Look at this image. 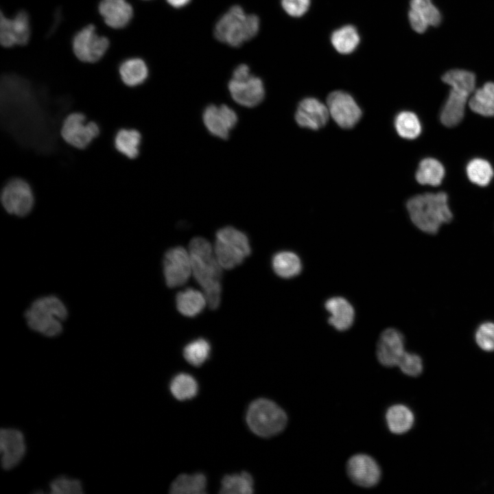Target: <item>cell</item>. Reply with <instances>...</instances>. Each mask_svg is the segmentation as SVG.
<instances>
[{
  "label": "cell",
  "mask_w": 494,
  "mask_h": 494,
  "mask_svg": "<svg viewBox=\"0 0 494 494\" xmlns=\"http://www.w3.org/2000/svg\"><path fill=\"white\" fill-rule=\"evenodd\" d=\"M189 253L193 275L204 291L209 307L215 310L221 300L222 266L213 255L210 242L204 237L192 238Z\"/></svg>",
  "instance_id": "1"
},
{
  "label": "cell",
  "mask_w": 494,
  "mask_h": 494,
  "mask_svg": "<svg viewBox=\"0 0 494 494\" xmlns=\"http://www.w3.org/2000/svg\"><path fill=\"white\" fill-rule=\"evenodd\" d=\"M407 209L413 224L429 234L436 233L453 217L447 195L443 191L416 195L408 201Z\"/></svg>",
  "instance_id": "2"
},
{
  "label": "cell",
  "mask_w": 494,
  "mask_h": 494,
  "mask_svg": "<svg viewBox=\"0 0 494 494\" xmlns=\"http://www.w3.org/2000/svg\"><path fill=\"white\" fill-rule=\"evenodd\" d=\"M67 316L66 305L55 295L36 298L24 314L28 327L48 338H54L61 333Z\"/></svg>",
  "instance_id": "3"
},
{
  "label": "cell",
  "mask_w": 494,
  "mask_h": 494,
  "mask_svg": "<svg viewBox=\"0 0 494 494\" xmlns=\"http://www.w3.org/2000/svg\"><path fill=\"white\" fill-rule=\"evenodd\" d=\"M259 29L257 15L246 14L239 5L231 7L217 22L214 34L217 40L232 47L252 38Z\"/></svg>",
  "instance_id": "4"
},
{
  "label": "cell",
  "mask_w": 494,
  "mask_h": 494,
  "mask_svg": "<svg viewBox=\"0 0 494 494\" xmlns=\"http://www.w3.org/2000/svg\"><path fill=\"white\" fill-rule=\"evenodd\" d=\"M246 421L250 429L261 437L280 433L285 427L287 417L284 410L267 399H258L249 405Z\"/></svg>",
  "instance_id": "5"
},
{
  "label": "cell",
  "mask_w": 494,
  "mask_h": 494,
  "mask_svg": "<svg viewBox=\"0 0 494 494\" xmlns=\"http://www.w3.org/2000/svg\"><path fill=\"white\" fill-rule=\"evenodd\" d=\"M215 236V255L222 268L233 269L242 264L251 254L247 235L233 226L220 228Z\"/></svg>",
  "instance_id": "6"
},
{
  "label": "cell",
  "mask_w": 494,
  "mask_h": 494,
  "mask_svg": "<svg viewBox=\"0 0 494 494\" xmlns=\"http://www.w3.org/2000/svg\"><path fill=\"white\" fill-rule=\"evenodd\" d=\"M110 40L99 33L97 26L91 23L78 30L72 37L71 48L74 56L84 63H95L106 54Z\"/></svg>",
  "instance_id": "7"
},
{
  "label": "cell",
  "mask_w": 494,
  "mask_h": 494,
  "mask_svg": "<svg viewBox=\"0 0 494 494\" xmlns=\"http://www.w3.org/2000/svg\"><path fill=\"white\" fill-rule=\"evenodd\" d=\"M1 202L8 214L24 217L32 211L35 204L33 189L26 180L12 178L1 189Z\"/></svg>",
  "instance_id": "8"
},
{
  "label": "cell",
  "mask_w": 494,
  "mask_h": 494,
  "mask_svg": "<svg viewBox=\"0 0 494 494\" xmlns=\"http://www.w3.org/2000/svg\"><path fill=\"white\" fill-rule=\"evenodd\" d=\"M60 137L69 145L78 150H84L97 138L100 128L94 121H88L86 116L81 112H73L65 117L60 129Z\"/></svg>",
  "instance_id": "9"
},
{
  "label": "cell",
  "mask_w": 494,
  "mask_h": 494,
  "mask_svg": "<svg viewBox=\"0 0 494 494\" xmlns=\"http://www.w3.org/2000/svg\"><path fill=\"white\" fill-rule=\"evenodd\" d=\"M32 34L28 13L21 10L10 16L0 13V47L23 46L30 41Z\"/></svg>",
  "instance_id": "10"
},
{
  "label": "cell",
  "mask_w": 494,
  "mask_h": 494,
  "mask_svg": "<svg viewBox=\"0 0 494 494\" xmlns=\"http://www.w3.org/2000/svg\"><path fill=\"white\" fill-rule=\"evenodd\" d=\"M163 269L168 287L185 285L192 272L189 253L183 246L169 248L164 254Z\"/></svg>",
  "instance_id": "11"
},
{
  "label": "cell",
  "mask_w": 494,
  "mask_h": 494,
  "mask_svg": "<svg viewBox=\"0 0 494 494\" xmlns=\"http://www.w3.org/2000/svg\"><path fill=\"white\" fill-rule=\"evenodd\" d=\"M329 115L341 128H351L359 121L362 110L353 97L349 93L336 91L327 99Z\"/></svg>",
  "instance_id": "12"
},
{
  "label": "cell",
  "mask_w": 494,
  "mask_h": 494,
  "mask_svg": "<svg viewBox=\"0 0 494 494\" xmlns=\"http://www.w3.org/2000/svg\"><path fill=\"white\" fill-rule=\"evenodd\" d=\"M202 121L212 135L226 139L231 130L236 126L238 117L236 112L226 104H210L203 111Z\"/></svg>",
  "instance_id": "13"
},
{
  "label": "cell",
  "mask_w": 494,
  "mask_h": 494,
  "mask_svg": "<svg viewBox=\"0 0 494 494\" xmlns=\"http://www.w3.org/2000/svg\"><path fill=\"white\" fill-rule=\"evenodd\" d=\"M346 472L355 484L365 488L376 485L381 478V469L371 456L357 454L351 456L346 463Z\"/></svg>",
  "instance_id": "14"
},
{
  "label": "cell",
  "mask_w": 494,
  "mask_h": 494,
  "mask_svg": "<svg viewBox=\"0 0 494 494\" xmlns=\"http://www.w3.org/2000/svg\"><path fill=\"white\" fill-rule=\"evenodd\" d=\"M228 89L232 99L239 105L246 108L258 106L265 96L262 80L252 74L243 80L231 78Z\"/></svg>",
  "instance_id": "15"
},
{
  "label": "cell",
  "mask_w": 494,
  "mask_h": 494,
  "mask_svg": "<svg viewBox=\"0 0 494 494\" xmlns=\"http://www.w3.org/2000/svg\"><path fill=\"white\" fill-rule=\"evenodd\" d=\"M26 451L23 434L15 428H2L0 432L1 464L10 470L22 460Z\"/></svg>",
  "instance_id": "16"
},
{
  "label": "cell",
  "mask_w": 494,
  "mask_h": 494,
  "mask_svg": "<svg viewBox=\"0 0 494 494\" xmlns=\"http://www.w3.org/2000/svg\"><path fill=\"white\" fill-rule=\"evenodd\" d=\"M403 334L396 329L388 328L380 335L377 344V357L386 367H393L405 352Z\"/></svg>",
  "instance_id": "17"
},
{
  "label": "cell",
  "mask_w": 494,
  "mask_h": 494,
  "mask_svg": "<svg viewBox=\"0 0 494 494\" xmlns=\"http://www.w3.org/2000/svg\"><path fill=\"white\" fill-rule=\"evenodd\" d=\"M97 11L104 24L113 30L126 27L134 16V8L128 0H100Z\"/></svg>",
  "instance_id": "18"
},
{
  "label": "cell",
  "mask_w": 494,
  "mask_h": 494,
  "mask_svg": "<svg viewBox=\"0 0 494 494\" xmlns=\"http://www.w3.org/2000/svg\"><path fill=\"white\" fill-rule=\"evenodd\" d=\"M329 115L326 105L316 98L307 97L298 104L295 119L301 127L318 130L327 124Z\"/></svg>",
  "instance_id": "19"
},
{
  "label": "cell",
  "mask_w": 494,
  "mask_h": 494,
  "mask_svg": "<svg viewBox=\"0 0 494 494\" xmlns=\"http://www.w3.org/2000/svg\"><path fill=\"white\" fill-rule=\"evenodd\" d=\"M117 70L121 82L130 89L142 85L149 76L148 65L145 60L139 56H132L123 60Z\"/></svg>",
  "instance_id": "20"
},
{
  "label": "cell",
  "mask_w": 494,
  "mask_h": 494,
  "mask_svg": "<svg viewBox=\"0 0 494 494\" xmlns=\"http://www.w3.org/2000/svg\"><path fill=\"white\" fill-rule=\"evenodd\" d=\"M331 314L329 323L338 331H344L352 325L355 312L351 304L344 298L335 296L329 298L325 304Z\"/></svg>",
  "instance_id": "21"
},
{
  "label": "cell",
  "mask_w": 494,
  "mask_h": 494,
  "mask_svg": "<svg viewBox=\"0 0 494 494\" xmlns=\"http://www.w3.org/2000/svg\"><path fill=\"white\" fill-rule=\"evenodd\" d=\"M468 95L451 89L440 113V122L447 127L457 126L463 119Z\"/></svg>",
  "instance_id": "22"
},
{
  "label": "cell",
  "mask_w": 494,
  "mask_h": 494,
  "mask_svg": "<svg viewBox=\"0 0 494 494\" xmlns=\"http://www.w3.org/2000/svg\"><path fill=\"white\" fill-rule=\"evenodd\" d=\"M141 141L142 136L139 130L124 128L116 132L113 145L119 154L132 160L139 155Z\"/></svg>",
  "instance_id": "23"
},
{
  "label": "cell",
  "mask_w": 494,
  "mask_h": 494,
  "mask_svg": "<svg viewBox=\"0 0 494 494\" xmlns=\"http://www.w3.org/2000/svg\"><path fill=\"white\" fill-rule=\"evenodd\" d=\"M207 299L202 293L189 287L179 292L176 296L178 311L187 317H194L204 309Z\"/></svg>",
  "instance_id": "24"
},
{
  "label": "cell",
  "mask_w": 494,
  "mask_h": 494,
  "mask_svg": "<svg viewBox=\"0 0 494 494\" xmlns=\"http://www.w3.org/2000/svg\"><path fill=\"white\" fill-rule=\"evenodd\" d=\"M386 421L392 433L401 434L407 432L412 427L414 415L407 406L396 404L387 410Z\"/></svg>",
  "instance_id": "25"
},
{
  "label": "cell",
  "mask_w": 494,
  "mask_h": 494,
  "mask_svg": "<svg viewBox=\"0 0 494 494\" xmlns=\"http://www.w3.org/2000/svg\"><path fill=\"white\" fill-rule=\"evenodd\" d=\"M469 106L477 114L494 117V82H486L476 89L469 101Z\"/></svg>",
  "instance_id": "26"
},
{
  "label": "cell",
  "mask_w": 494,
  "mask_h": 494,
  "mask_svg": "<svg viewBox=\"0 0 494 494\" xmlns=\"http://www.w3.org/2000/svg\"><path fill=\"white\" fill-rule=\"evenodd\" d=\"M272 266L278 276L285 279L296 276L302 268L300 258L296 254L290 251L276 253L272 259Z\"/></svg>",
  "instance_id": "27"
},
{
  "label": "cell",
  "mask_w": 494,
  "mask_h": 494,
  "mask_svg": "<svg viewBox=\"0 0 494 494\" xmlns=\"http://www.w3.org/2000/svg\"><path fill=\"white\" fill-rule=\"evenodd\" d=\"M445 176L443 165L436 159L426 158L419 165L416 179L421 185H439Z\"/></svg>",
  "instance_id": "28"
},
{
  "label": "cell",
  "mask_w": 494,
  "mask_h": 494,
  "mask_svg": "<svg viewBox=\"0 0 494 494\" xmlns=\"http://www.w3.org/2000/svg\"><path fill=\"white\" fill-rule=\"evenodd\" d=\"M360 36L356 28L351 25L335 30L331 36V42L335 49L342 54L352 53L360 43Z\"/></svg>",
  "instance_id": "29"
},
{
  "label": "cell",
  "mask_w": 494,
  "mask_h": 494,
  "mask_svg": "<svg viewBox=\"0 0 494 494\" xmlns=\"http://www.w3.org/2000/svg\"><path fill=\"white\" fill-rule=\"evenodd\" d=\"M206 477L202 473L180 474L172 482L170 493L173 494L205 493Z\"/></svg>",
  "instance_id": "30"
},
{
  "label": "cell",
  "mask_w": 494,
  "mask_h": 494,
  "mask_svg": "<svg viewBox=\"0 0 494 494\" xmlns=\"http://www.w3.org/2000/svg\"><path fill=\"white\" fill-rule=\"evenodd\" d=\"M442 80L449 85L451 89L469 96L475 90V75L471 71L463 69H452L442 76Z\"/></svg>",
  "instance_id": "31"
},
{
  "label": "cell",
  "mask_w": 494,
  "mask_h": 494,
  "mask_svg": "<svg viewBox=\"0 0 494 494\" xmlns=\"http://www.w3.org/2000/svg\"><path fill=\"white\" fill-rule=\"evenodd\" d=\"M220 493L250 494L253 493V480L246 471L239 474L226 475L222 480Z\"/></svg>",
  "instance_id": "32"
},
{
  "label": "cell",
  "mask_w": 494,
  "mask_h": 494,
  "mask_svg": "<svg viewBox=\"0 0 494 494\" xmlns=\"http://www.w3.org/2000/svg\"><path fill=\"white\" fill-rule=\"evenodd\" d=\"M395 127L398 134L406 139H414L421 132L418 117L410 111L399 113L395 117Z\"/></svg>",
  "instance_id": "33"
},
{
  "label": "cell",
  "mask_w": 494,
  "mask_h": 494,
  "mask_svg": "<svg viewBox=\"0 0 494 494\" xmlns=\"http://www.w3.org/2000/svg\"><path fill=\"white\" fill-rule=\"evenodd\" d=\"M467 174L471 182L484 187L489 185L494 172L489 161L482 158H474L467 165Z\"/></svg>",
  "instance_id": "34"
},
{
  "label": "cell",
  "mask_w": 494,
  "mask_h": 494,
  "mask_svg": "<svg viewBox=\"0 0 494 494\" xmlns=\"http://www.w3.org/2000/svg\"><path fill=\"white\" fill-rule=\"evenodd\" d=\"M170 390L177 399L185 400L196 395L198 384L192 376L185 373H180L172 380Z\"/></svg>",
  "instance_id": "35"
},
{
  "label": "cell",
  "mask_w": 494,
  "mask_h": 494,
  "mask_svg": "<svg viewBox=\"0 0 494 494\" xmlns=\"http://www.w3.org/2000/svg\"><path fill=\"white\" fill-rule=\"evenodd\" d=\"M210 349V344L207 340L198 338L184 347L183 356L191 365L199 366L209 357Z\"/></svg>",
  "instance_id": "36"
},
{
  "label": "cell",
  "mask_w": 494,
  "mask_h": 494,
  "mask_svg": "<svg viewBox=\"0 0 494 494\" xmlns=\"http://www.w3.org/2000/svg\"><path fill=\"white\" fill-rule=\"evenodd\" d=\"M410 9L419 12L430 26L438 25L442 19L440 12L432 0H410Z\"/></svg>",
  "instance_id": "37"
},
{
  "label": "cell",
  "mask_w": 494,
  "mask_h": 494,
  "mask_svg": "<svg viewBox=\"0 0 494 494\" xmlns=\"http://www.w3.org/2000/svg\"><path fill=\"white\" fill-rule=\"evenodd\" d=\"M50 492L54 494H81L82 485L80 480L67 476H59L54 479L50 484Z\"/></svg>",
  "instance_id": "38"
},
{
  "label": "cell",
  "mask_w": 494,
  "mask_h": 494,
  "mask_svg": "<svg viewBox=\"0 0 494 494\" xmlns=\"http://www.w3.org/2000/svg\"><path fill=\"white\" fill-rule=\"evenodd\" d=\"M397 366L405 375L411 377L419 375L423 370L421 358L415 353L405 352L399 360Z\"/></svg>",
  "instance_id": "39"
},
{
  "label": "cell",
  "mask_w": 494,
  "mask_h": 494,
  "mask_svg": "<svg viewBox=\"0 0 494 494\" xmlns=\"http://www.w3.org/2000/svg\"><path fill=\"white\" fill-rule=\"evenodd\" d=\"M478 345L484 351H494V323L484 322L476 330L475 335Z\"/></svg>",
  "instance_id": "40"
},
{
  "label": "cell",
  "mask_w": 494,
  "mask_h": 494,
  "mask_svg": "<svg viewBox=\"0 0 494 494\" xmlns=\"http://www.w3.org/2000/svg\"><path fill=\"white\" fill-rule=\"evenodd\" d=\"M311 0H281L283 10L291 16L300 17L309 9Z\"/></svg>",
  "instance_id": "41"
},
{
  "label": "cell",
  "mask_w": 494,
  "mask_h": 494,
  "mask_svg": "<svg viewBox=\"0 0 494 494\" xmlns=\"http://www.w3.org/2000/svg\"><path fill=\"white\" fill-rule=\"evenodd\" d=\"M408 19L412 28L419 34L425 32L430 26L419 12L412 9L408 12Z\"/></svg>",
  "instance_id": "42"
},
{
  "label": "cell",
  "mask_w": 494,
  "mask_h": 494,
  "mask_svg": "<svg viewBox=\"0 0 494 494\" xmlns=\"http://www.w3.org/2000/svg\"><path fill=\"white\" fill-rule=\"evenodd\" d=\"M250 75L248 66L242 64L238 65L233 71L232 79L243 80L248 78Z\"/></svg>",
  "instance_id": "43"
},
{
  "label": "cell",
  "mask_w": 494,
  "mask_h": 494,
  "mask_svg": "<svg viewBox=\"0 0 494 494\" xmlns=\"http://www.w3.org/2000/svg\"><path fill=\"white\" fill-rule=\"evenodd\" d=\"M172 6L178 8L186 5L191 0H166Z\"/></svg>",
  "instance_id": "44"
},
{
  "label": "cell",
  "mask_w": 494,
  "mask_h": 494,
  "mask_svg": "<svg viewBox=\"0 0 494 494\" xmlns=\"http://www.w3.org/2000/svg\"><path fill=\"white\" fill-rule=\"evenodd\" d=\"M140 1H151V0H140Z\"/></svg>",
  "instance_id": "45"
}]
</instances>
